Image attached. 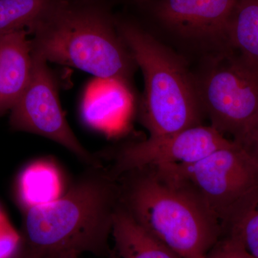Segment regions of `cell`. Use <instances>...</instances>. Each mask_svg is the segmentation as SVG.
Wrapping results in <instances>:
<instances>
[{
    "label": "cell",
    "mask_w": 258,
    "mask_h": 258,
    "mask_svg": "<svg viewBox=\"0 0 258 258\" xmlns=\"http://www.w3.org/2000/svg\"><path fill=\"white\" fill-rule=\"evenodd\" d=\"M111 235L121 258H179L139 225L119 204L113 216Z\"/></svg>",
    "instance_id": "7c38bea8"
},
{
    "label": "cell",
    "mask_w": 258,
    "mask_h": 258,
    "mask_svg": "<svg viewBox=\"0 0 258 258\" xmlns=\"http://www.w3.org/2000/svg\"><path fill=\"white\" fill-rule=\"evenodd\" d=\"M228 46L258 73V0H239L229 27Z\"/></svg>",
    "instance_id": "5bb4252c"
},
{
    "label": "cell",
    "mask_w": 258,
    "mask_h": 258,
    "mask_svg": "<svg viewBox=\"0 0 258 258\" xmlns=\"http://www.w3.org/2000/svg\"><path fill=\"white\" fill-rule=\"evenodd\" d=\"M22 246L21 236L10 222L0 227V258H13Z\"/></svg>",
    "instance_id": "ac0fdd59"
},
{
    "label": "cell",
    "mask_w": 258,
    "mask_h": 258,
    "mask_svg": "<svg viewBox=\"0 0 258 258\" xmlns=\"http://www.w3.org/2000/svg\"><path fill=\"white\" fill-rule=\"evenodd\" d=\"M211 126L244 145L258 123V73L236 55H224L196 80Z\"/></svg>",
    "instance_id": "8992f818"
},
{
    "label": "cell",
    "mask_w": 258,
    "mask_h": 258,
    "mask_svg": "<svg viewBox=\"0 0 258 258\" xmlns=\"http://www.w3.org/2000/svg\"><path fill=\"white\" fill-rule=\"evenodd\" d=\"M227 228L252 257L258 258V192L237 212Z\"/></svg>",
    "instance_id": "2e32d148"
},
{
    "label": "cell",
    "mask_w": 258,
    "mask_h": 258,
    "mask_svg": "<svg viewBox=\"0 0 258 258\" xmlns=\"http://www.w3.org/2000/svg\"><path fill=\"white\" fill-rule=\"evenodd\" d=\"M88 86L83 99V119L95 130L111 135L125 126L132 108L127 84L114 79H102Z\"/></svg>",
    "instance_id": "30bf717a"
},
{
    "label": "cell",
    "mask_w": 258,
    "mask_h": 258,
    "mask_svg": "<svg viewBox=\"0 0 258 258\" xmlns=\"http://www.w3.org/2000/svg\"><path fill=\"white\" fill-rule=\"evenodd\" d=\"M32 67L25 29L0 36V115L11 111L26 89Z\"/></svg>",
    "instance_id": "8fae6325"
},
{
    "label": "cell",
    "mask_w": 258,
    "mask_h": 258,
    "mask_svg": "<svg viewBox=\"0 0 258 258\" xmlns=\"http://www.w3.org/2000/svg\"><path fill=\"white\" fill-rule=\"evenodd\" d=\"M232 141L211 125H195L125 146L110 158L113 164L108 170L117 179L127 171L142 168L190 165Z\"/></svg>",
    "instance_id": "ba28073f"
},
{
    "label": "cell",
    "mask_w": 258,
    "mask_h": 258,
    "mask_svg": "<svg viewBox=\"0 0 258 258\" xmlns=\"http://www.w3.org/2000/svg\"><path fill=\"white\" fill-rule=\"evenodd\" d=\"M32 58L28 86L10 111L12 128L37 134L60 144L88 167L103 166L98 156L91 154L80 143L69 126L47 61L32 51Z\"/></svg>",
    "instance_id": "52a82bcc"
},
{
    "label": "cell",
    "mask_w": 258,
    "mask_h": 258,
    "mask_svg": "<svg viewBox=\"0 0 258 258\" xmlns=\"http://www.w3.org/2000/svg\"><path fill=\"white\" fill-rule=\"evenodd\" d=\"M205 258H253L235 236L229 234L217 241Z\"/></svg>",
    "instance_id": "e0dca14e"
},
{
    "label": "cell",
    "mask_w": 258,
    "mask_h": 258,
    "mask_svg": "<svg viewBox=\"0 0 258 258\" xmlns=\"http://www.w3.org/2000/svg\"><path fill=\"white\" fill-rule=\"evenodd\" d=\"M8 223H9V222H8V219H7L6 216H5L4 212H3L2 208H0V227H3V226Z\"/></svg>",
    "instance_id": "44dd1931"
},
{
    "label": "cell",
    "mask_w": 258,
    "mask_h": 258,
    "mask_svg": "<svg viewBox=\"0 0 258 258\" xmlns=\"http://www.w3.org/2000/svg\"><path fill=\"white\" fill-rule=\"evenodd\" d=\"M54 0H0V36L29 28Z\"/></svg>",
    "instance_id": "9a60e30c"
},
{
    "label": "cell",
    "mask_w": 258,
    "mask_h": 258,
    "mask_svg": "<svg viewBox=\"0 0 258 258\" xmlns=\"http://www.w3.org/2000/svg\"><path fill=\"white\" fill-rule=\"evenodd\" d=\"M79 255H78V254H76L68 253L60 254V255L56 256V257H54L52 258H79Z\"/></svg>",
    "instance_id": "7402d4cb"
},
{
    "label": "cell",
    "mask_w": 258,
    "mask_h": 258,
    "mask_svg": "<svg viewBox=\"0 0 258 258\" xmlns=\"http://www.w3.org/2000/svg\"><path fill=\"white\" fill-rule=\"evenodd\" d=\"M62 173L53 162L40 159L29 164L19 176L17 194L24 211L46 205L64 195Z\"/></svg>",
    "instance_id": "4fadbf2b"
},
{
    "label": "cell",
    "mask_w": 258,
    "mask_h": 258,
    "mask_svg": "<svg viewBox=\"0 0 258 258\" xmlns=\"http://www.w3.org/2000/svg\"><path fill=\"white\" fill-rule=\"evenodd\" d=\"M239 0H157L152 10L161 25L185 40L228 45L231 18Z\"/></svg>",
    "instance_id": "9c48e42d"
},
{
    "label": "cell",
    "mask_w": 258,
    "mask_h": 258,
    "mask_svg": "<svg viewBox=\"0 0 258 258\" xmlns=\"http://www.w3.org/2000/svg\"><path fill=\"white\" fill-rule=\"evenodd\" d=\"M119 205L179 258H205L222 227L189 189L155 168L117 178Z\"/></svg>",
    "instance_id": "3957f363"
},
{
    "label": "cell",
    "mask_w": 258,
    "mask_h": 258,
    "mask_svg": "<svg viewBox=\"0 0 258 258\" xmlns=\"http://www.w3.org/2000/svg\"><path fill=\"white\" fill-rule=\"evenodd\" d=\"M115 24L143 73L141 117L149 137L201 125L204 112L196 80L184 62L137 23L115 18Z\"/></svg>",
    "instance_id": "277c9868"
},
{
    "label": "cell",
    "mask_w": 258,
    "mask_h": 258,
    "mask_svg": "<svg viewBox=\"0 0 258 258\" xmlns=\"http://www.w3.org/2000/svg\"><path fill=\"white\" fill-rule=\"evenodd\" d=\"M132 1L139 3V4H144V3H148V2L150 1V0H132Z\"/></svg>",
    "instance_id": "603a6c76"
},
{
    "label": "cell",
    "mask_w": 258,
    "mask_h": 258,
    "mask_svg": "<svg viewBox=\"0 0 258 258\" xmlns=\"http://www.w3.org/2000/svg\"><path fill=\"white\" fill-rule=\"evenodd\" d=\"M155 169L189 189L222 228L258 192V160L235 141L190 165Z\"/></svg>",
    "instance_id": "5b68a950"
},
{
    "label": "cell",
    "mask_w": 258,
    "mask_h": 258,
    "mask_svg": "<svg viewBox=\"0 0 258 258\" xmlns=\"http://www.w3.org/2000/svg\"><path fill=\"white\" fill-rule=\"evenodd\" d=\"M13 258H38L36 256L32 254L31 252H29L27 250L25 247H23V244H22L21 247H20V250L18 253L15 254V256Z\"/></svg>",
    "instance_id": "ffe728a7"
},
{
    "label": "cell",
    "mask_w": 258,
    "mask_h": 258,
    "mask_svg": "<svg viewBox=\"0 0 258 258\" xmlns=\"http://www.w3.org/2000/svg\"><path fill=\"white\" fill-rule=\"evenodd\" d=\"M243 146L258 160V123Z\"/></svg>",
    "instance_id": "d6986e66"
},
{
    "label": "cell",
    "mask_w": 258,
    "mask_h": 258,
    "mask_svg": "<svg viewBox=\"0 0 258 258\" xmlns=\"http://www.w3.org/2000/svg\"><path fill=\"white\" fill-rule=\"evenodd\" d=\"M28 28L32 52L98 79L127 84L137 66L115 18L99 0H54Z\"/></svg>",
    "instance_id": "7a4b0ae2"
},
{
    "label": "cell",
    "mask_w": 258,
    "mask_h": 258,
    "mask_svg": "<svg viewBox=\"0 0 258 258\" xmlns=\"http://www.w3.org/2000/svg\"><path fill=\"white\" fill-rule=\"evenodd\" d=\"M118 204L117 179L103 166L88 167L60 198L24 211L22 244L38 258L85 252L109 257Z\"/></svg>",
    "instance_id": "6da1fadb"
}]
</instances>
